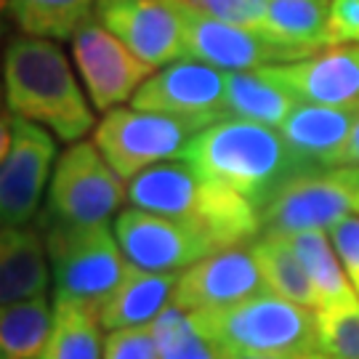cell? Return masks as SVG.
Instances as JSON below:
<instances>
[{
    "instance_id": "cell-1",
    "label": "cell",
    "mask_w": 359,
    "mask_h": 359,
    "mask_svg": "<svg viewBox=\"0 0 359 359\" xmlns=\"http://www.w3.org/2000/svg\"><path fill=\"white\" fill-rule=\"evenodd\" d=\"M194 170L248 197L258 210L298 176L322 170L304 163L269 126L221 120L203 128L181 154Z\"/></svg>"
},
{
    "instance_id": "cell-2",
    "label": "cell",
    "mask_w": 359,
    "mask_h": 359,
    "mask_svg": "<svg viewBox=\"0 0 359 359\" xmlns=\"http://www.w3.org/2000/svg\"><path fill=\"white\" fill-rule=\"evenodd\" d=\"M128 203L154 216L189 224L218 250L253 243L261 234V210L240 192L194 170L187 160L157 163L133 176Z\"/></svg>"
},
{
    "instance_id": "cell-3",
    "label": "cell",
    "mask_w": 359,
    "mask_h": 359,
    "mask_svg": "<svg viewBox=\"0 0 359 359\" xmlns=\"http://www.w3.org/2000/svg\"><path fill=\"white\" fill-rule=\"evenodd\" d=\"M3 83L13 115L46 126L59 139L75 144L93 128V109L67 56L51 40L32 35L11 40L3 59Z\"/></svg>"
},
{
    "instance_id": "cell-4",
    "label": "cell",
    "mask_w": 359,
    "mask_h": 359,
    "mask_svg": "<svg viewBox=\"0 0 359 359\" xmlns=\"http://www.w3.org/2000/svg\"><path fill=\"white\" fill-rule=\"evenodd\" d=\"M40 231L53 266V301H75L99 311L128 266L117 234L107 224L67 226L51 218H40Z\"/></svg>"
},
{
    "instance_id": "cell-5",
    "label": "cell",
    "mask_w": 359,
    "mask_h": 359,
    "mask_svg": "<svg viewBox=\"0 0 359 359\" xmlns=\"http://www.w3.org/2000/svg\"><path fill=\"white\" fill-rule=\"evenodd\" d=\"M200 314L226 351L317 354V314L271 290Z\"/></svg>"
},
{
    "instance_id": "cell-6",
    "label": "cell",
    "mask_w": 359,
    "mask_h": 359,
    "mask_svg": "<svg viewBox=\"0 0 359 359\" xmlns=\"http://www.w3.org/2000/svg\"><path fill=\"white\" fill-rule=\"evenodd\" d=\"M203 128H208L203 120L115 107L96 126V147L117 176L130 181L147 168L181 157Z\"/></svg>"
},
{
    "instance_id": "cell-7",
    "label": "cell",
    "mask_w": 359,
    "mask_h": 359,
    "mask_svg": "<svg viewBox=\"0 0 359 359\" xmlns=\"http://www.w3.org/2000/svg\"><path fill=\"white\" fill-rule=\"evenodd\" d=\"M173 6L179 8L187 29L184 59L240 72V69H258L271 65H290L317 53L306 46L285 43L269 32L216 19L203 8H197L192 0H173Z\"/></svg>"
},
{
    "instance_id": "cell-8",
    "label": "cell",
    "mask_w": 359,
    "mask_h": 359,
    "mask_svg": "<svg viewBox=\"0 0 359 359\" xmlns=\"http://www.w3.org/2000/svg\"><path fill=\"white\" fill-rule=\"evenodd\" d=\"M120 205L123 181L96 144L75 142L56 160L43 218L67 226H96L107 224Z\"/></svg>"
},
{
    "instance_id": "cell-9",
    "label": "cell",
    "mask_w": 359,
    "mask_h": 359,
    "mask_svg": "<svg viewBox=\"0 0 359 359\" xmlns=\"http://www.w3.org/2000/svg\"><path fill=\"white\" fill-rule=\"evenodd\" d=\"M351 213H359V165L325 168L298 176L274 194L261 210V231L285 237L311 229L325 231Z\"/></svg>"
},
{
    "instance_id": "cell-10",
    "label": "cell",
    "mask_w": 359,
    "mask_h": 359,
    "mask_svg": "<svg viewBox=\"0 0 359 359\" xmlns=\"http://www.w3.org/2000/svg\"><path fill=\"white\" fill-rule=\"evenodd\" d=\"M56 144L40 123L27 117H3V163H0V218L6 226H25L35 216L40 194L51 173Z\"/></svg>"
},
{
    "instance_id": "cell-11",
    "label": "cell",
    "mask_w": 359,
    "mask_h": 359,
    "mask_svg": "<svg viewBox=\"0 0 359 359\" xmlns=\"http://www.w3.org/2000/svg\"><path fill=\"white\" fill-rule=\"evenodd\" d=\"M115 234L126 261L154 274L184 271L218 250L200 229L139 208H128L117 216Z\"/></svg>"
},
{
    "instance_id": "cell-12",
    "label": "cell",
    "mask_w": 359,
    "mask_h": 359,
    "mask_svg": "<svg viewBox=\"0 0 359 359\" xmlns=\"http://www.w3.org/2000/svg\"><path fill=\"white\" fill-rule=\"evenodd\" d=\"M72 56L88 88L90 102L102 112H109L126 99H133V93L152 77V65L139 59L96 16L75 32Z\"/></svg>"
},
{
    "instance_id": "cell-13",
    "label": "cell",
    "mask_w": 359,
    "mask_h": 359,
    "mask_svg": "<svg viewBox=\"0 0 359 359\" xmlns=\"http://www.w3.org/2000/svg\"><path fill=\"white\" fill-rule=\"evenodd\" d=\"M133 109L203 120L208 126L226 117V72L194 59H179L154 72L133 93Z\"/></svg>"
},
{
    "instance_id": "cell-14",
    "label": "cell",
    "mask_w": 359,
    "mask_h": 359,
    "mask_svg": "<svg viewBox=\"0 0 359 359\" xmlns=\"http://www.w3.org/2000/svg\"><path fill=\"white\" fill-rule=\"evenodd\" d=\"M96 19L147 65L184 59L187 29L173 0H99Z\"/></svg>"
},
{
    "instance_id": "cell-15",
    "label": "cell",
    "mask_w": 359,
    "mask_h": 359,
    "mask_svg": "<svg viewBox=\"0 0 359 359\" xmlns=\"http://www.w3.org/2000/svg\"><path fill=\"white\" fill-rule=\"evenodd\" d=\"M264 287L266 280L253 256V248L231 245L181 271L173 304L192 311H216L264 293Z\"/></svg>"
},
{
    "instance_id": "cell-16",
    "label": "cell",
    "mask_w": 359,
    "mask_h": 359,
    "mask_svg": "<svg viewBox=\"0 0 359 359\" xmlns=\"http://www.w3.org/2000/svg\"><path fill=\"white\" fill-rule=\"evenodd\" d=\"M269 72L298 102L359 109V43H338L301 62L271 65Z\"/></svg>"
},
{
    "instance_id": "cell-17",
    "label": "cell",
    "mask_w": 359,
    "mask_h": 359,
    "mask_svg": "<svg viewBox=\"0 0 359 359\" xmlns=\"http://www.w3.org/2000/svg\"><path fill=\"white\" fill-rule=\"evenodd\" d=\"M359 120V109L298 104L287 115L280 133L304 163L314 168H338L346 142Z\"/></svg>"
},
{
    "instance_id": "cell-18",
    "label": "cell",
    "mask_w": 359,
    "mask_h": 359,
    "mask_svg": "<svg viewBox=\"0 0 359 359\" xmlns=\"http://www.w3.org/2000/svg\"><path fill=\"white\" fill-rule=\"evenodd\" d=\"M48 261L40 226H6L0 237V304L48 295Z\"/></svg>"
},
{
    "instance_id": "cell-19",
    "label": "cell",
    "mask_w": 359,
    "mask_h": 359,
    "mask_svg": "<svg viewBox=\"0 0 359 359\" xmlns=\"http://www.w3.org/2000/svg\"><path fill=\"white\" fill-rule=\"evenodd\" d=\"M179 274L181 271L154 274V271H144L128 264L115 293L99 309L102 327L104 330H123V327L152 325L173 304Z\"/></svg>"
},
{
    "instance_id": "cell-20",
    "label": "cell",
    "mask_w": 359,
    "mask_h": 359,
    "mask_svg": "<svg viewBox=\"0 0 359 359\" xmlns=\"http://www.w3.org/2000/svg\"><path fill=\"white\" fill-rule=\"evenodd\" d=\"M298 96L269 72V67L226 72V117L280 128L298 107Z\"/></svg>"
},
{
    "instance_id": "cell-21",
    "label": "cell",
    "mask_w": 359,
    "mask_h": 359,
    "mask_svg": "<svg viewBox=\"0 0 359 359\" xmlns=\"http://www.w3.org/2000/svg\"><path fill=\"white\" fill-rule=\"evenodd\" d=\"M250 248H253V256L264 271V280H266L271 293L283 295L287 301H295L306 309H320L317 290L309 280L298 253L293 250L290 237L261 231L250 243Z\"/></svg>"
},
{
    "instance_id": "cell-22",
    "label": "cell",
    "mask_w": 359,
    "mask_h": 359,
    "mask_svg": "<svg viewBox=\"0 0 359 359\" xmlns=\"http://www.w3.org/2000/svg\"><path fill=\"white\" fill-rule=\"evenodd\" d=\"M333 0H266V29L274 38L306 48L335 46L330 25Z\"/></svg>"
},
{
    "instance_id": "cell-23",
    "label": "cell",
    "mask_w": 359,
    "mask_h": 359,
    "mask_svg": "<svg viewBox=\"0 0 359 359\" xmlns=\"http://www.w3.org/2000/svg\"><path fill=\"white\" fill-rule=\"evenodd\" d=\"M160 359H224L226 348L218 344L200 311L170 306L152 322Z\"/></svg>"
},
{
    "instance_id": "cell-24",
    "label": "cell",
    "mask_w": 359,
    "mask_h": 359,
    "mask_svg": "<svg viewBox=\"0 0 359 359\" xmlns=\"http://www.w3.org/2000/svg\"><path fill=\"white\" fill-rule=\"evenodd\" d=\"M290 245H293V250L298 253L309 280H311L314 290H317V298H320V309L317 311L357 301L354 285L344 274V264H341V258H338L333 245L327 243L325 231L311 229L290 234Z\"/></svg>"
},
{
    "instance_id": "cell-25",
    "label": "cell",
    "mask_w": 359,
    "mask_h": 359,
    "mask_svg": "<svg viewBox=\"0 0 359 359\" xmlns=\"http://www.w3.org/2000/svg\"><path fill=\"white\" fill-rule=\"evenodd\" d=\"M99 0H6L11 19L32 38L72 40L93 19Z\"/></svg>"
},
{
    "instance_id": "cell-26",
    "label": "cell",
    "mask_w": 359,
    "mask_h": 359,
    "mask_svg": "<svg viewBox=\"0 0 359 359\" xmlns=\"http://www.w3.org/2000/svg\"><path fill=\"white\" fill-rule=\"evenodd\" d=\"M53 333L38 359H104L96 309L75 301H53Z\"/></svg>"
},
{
    "instance_id": "cell-27",
    "label": "cell",
    "mask_w": 359,
    "mask_h": 359,
    "mask_svg": "<svg viewBox=\"0 0 359 359\" xmlns=\"http://www.w3.org/2000/svg\"><path fill=\"white\" fill-rule=\"evenodd\" d=\"M56 311L48 306V295L3 306L0 314V348L3 359H38L53 333Z\"/></svg>"
},
{
    "instance_id": "cell-28",
    "label": "cell",
    "mask_w": 359,
    "mask_h": 359,
    "mask_svg": "<svg viewBox=\"0 0 359 359\" xmlns=\"http://www.w3.org/2000/svg\"><path fill=\"white\" fill-rule=\"evenodd\" d=\"M317 354L322 359H359V301L317 311Z\"/></svg>"
},
{
    "instance_id": "cell-29",
    "label": "cell",
    "mask_w": 359,
    "mask_h": 359,
    "mask_svg": "<svg viewBox=\"0 0 359 359\" xmlns=\"http://www.w3.org/2000/svg\"><path fill=\"white\" fill-rule=\"evenodd\" d=\"M104 359H160L152 325L109 330L104 338Z\"/></svg>"
},
{
    "instance_id": "cell-30",
    "label": "cell",
    "mask_w": 359,
    "mask_h": 359,
    "mask_svg": "<svg viewBox=\"0 0 359 359\" xmlns=\"http://www.w3.org/2000/svg\"><path fill=\"white\" fill-rule=\"evenodd\" d=\"M205 13L231 25L266 29V0H192Z\"/></svg>"
},
{
    "instance_id": "cell-31",
    "label": "cell",
    "mask_w": 359,
    "mask_h": 359,
    "mask_svg": "<svg viewBox=\"0 0 359 359\" xmlns=\"http://www.w3.org/2000/svg\"><path fill=\"white\" fill-rule=\"evenodd\" d=\"M330 237L348 280L359 293V216H346L344 221H338L330 229Z\"/></svg>"
},
{
    "instance_id": "cell-32",
    "label": "cell",
    "mask_w": 359,
    "mask_h": 359,
    "mask_svg": "<svg viewBox=\"0 0 359 359\" xmlns=\"http://www.w3.org/2000/svg\"><path fill=\"white\" fill-rule=\"evenodd\" d=\"M330 25H333L335 46L359 43V0H333Z\"/></svg>"
},
{
    "instance_id": "cell-33",
    "label": "cell",
    "mask_w": 359,
    "mask_h": 359,
    "mask_svg": "<svg viewBox=\"0 0 359 359\" xmlns=\"http://www.w3.org/2000/svg\"><path fill=\"white\" fill-rule=\"evenodd\" d=\"M341 165H348V168L359 165V120H357V126H354V130H351V136H348L346 149H344L341 160H338V168Z\"/></svg>"
},
{
    "instance_id": "cell-34",
    "label": "cell",
    "mask_w": 359,
    "mask_h": 359,
    "mask_svg": "<svg viewBox=\"0 0 359 359\" xmlns=\"http://www.w3.org/2000/svg\"><path fill=\"white\" fill-rule=\"evenodd\" d=\"M224 359H322L320 354H253V351H226Z\"/></svg>"
}]
</instances>
